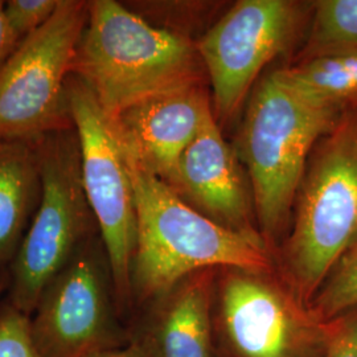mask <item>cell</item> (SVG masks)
Returning a JSON list of instances; mask_svg holds the SVG:
<instances>
[{
  "label": "cell",
  "instance_id": "1",
  "mask_svg": "<svg viewBox=\"0 0 357 357\" xmlns=\"http://www.w3.org/2000/svg\"><path fill=\"white\" fill-rule=\"evenodd\" d=\"M72 73L112 119L155 97L209 86L195 38L153 26L114 0L89 1Z\"/></svg>",
  "mask_w": 357,
  "mask_h": 357
},
{
  "label": "cell",
  "instance_id": "2",
  "mask_svg": "<svg viewBox=\"0 0 357 357\" xmlns=\"http://www.w3.org/2000/svg\"><path fill=\"white\" fill-rule=\"evenodd\" d=\"M344 113L308 101L277 69L252 91L231 146L248 174L258 230L271 255L291 228L310 153Z\"/></svg>",
  "mask_w": 357,
  "mask_h": 357
},
{
  "label": "cell",
  "instance_id": "3",
  "mask_svg": "<svg viewBox=\"0 0 357 357\" xmlns=\"http://www.w3.org/2000/svg\"><path fill=\"white\" fill-rule=\"evenodd\" d=\"M128 160L137 211L132 301L156 302L191 274L208 268L275 270L274 255L265 243L220 227L160 178L135 166L128 156Z\"/></svg>",
  "mask_w": 357,
  "mask_h": 357
},
{
  "label": "cell",
  "instance_id": "4",
  "mask_svg": "<svg viewBox=\"0 0 357 357\" xmlns=\"http://www.w3.org/2000/svg\"><path fill=\"white\" fill-rule=\"evenodd\" d=\"M357 236V105L321 137L307 162L289 234L275 252L283 282L308 306Z\"/></svg>",
  "mask_w": 357,
  "mask_h": 357
},
{
  "label": "cell",
  "instance_id": "5",
  "mask_svg": "<svg viewBox=\"0 0 357 357\" xmlns=\"http://www.w3.org/2000/svg\"><path fill=\"white\" fill-rule=\"evenodd\" d=\"M217 357H326L335 320L318 319L274 271L218 268L213 295Z\"/></svg>",
  "mask_w": 357,
  "mask_h": 357
},
{
  "label": "cell",
  "instance_id": "6",
  "mask_svg": "<svg viewBox=\"0 0 357 357\" xmlns=\"http://www.w3.org/2000/svg\"><path fill=\"white\" fill-rule=\"evenodd\" d=\"M38 153L40 202L13 264V307L26 315L38 308L94 220L84 188L75 128L45 135Z\"/></svg>",
  "mask_w": 357,
  "mask_h": 357
},
{
  "label": "cell",
  "instance_id": "7",
  "mask_svg": "<svg viewBox=\"0 0 357 357\" xmlns=\"http://www.w3.org/2000/svg\"><path fill=\"white\" fill-rule=\"evenodd\" d=\"M88 17L89 1L60 0L0 65V141L32 142L73 128L66 82Z\"/></svg>",
  "mask_w": 357,
  "mask_h": 357
},
{
  "label": "cell",
  "instance_id": "8",
  "mask_svg": "<svg viewBox=\"0 0 357 357\" xmlns=\"http://www.w3.org/2000/svg\"><path fill=\"white\" fill-rule=\"evenodd\" d=\"M314 1L240 0L196 38L220 126L236 119L266 65L302 44Z\"/></svg>",
  "mask_w": 357,
  "mask_h": 357
},
{
  "label": "cell",
  "instance_id": "9",
  "mask_svg": "<svg viewBox=\"0 0 357 357\" xmlns=\"http://www.w3.org/2000/svg\"><path fill=\"white\" fill-rule=\"evenodd\" d=\"M69 113L81 153V174L91 213L101 230L116 305L132 303L131 266L137 243V211L128 155L112 119L89 88L68 78Z\"/></svg>",
  "mask_w": 357,
  "mask_h": 357
},
{
  "label": "cell",
  "instance_id": "10",
  "mask_svg": "<svg viewBox=\"0 0 357 357\" xmlns=\"http://www.w3.org/2000/svg\"><path fill=\"white\" fill-rule=\"evenodd\" d=\"M102 265L79 252L52 281L31 321L41 357H100L115 349L114 323Z\"/></svg>",
  "mask_w": 357,
  "mask_h": 357
},
{
  "label": "cell",
  "instance_id": "11",
  "mask_svg": "<svg viewBox=\"0 0 357 357\" xmlns=\"http://www.w3.org/2000/svg\"><path fill=\"white\" fill-rule=\"evenodd\" d=\"M169 188L220 227L265 243L248 174L233 146L224 139L213 110L183 153Z\"/></svg>",
  "mask_w": 357,
  "mask_h": 357
},
{
  "label": "cell",
  "instance_id": "12",
  "mask_svg": "<svg viewBox=\"0 0 357 357\" xmlns=\"http://www.w3.org/2000/svg\"><path fill=\"white\" fill-rule=\"evenodd\" d=\"M211 112V90L203 86L137 103L110 119L128 159L171 187L183 153Z\"/></svg>",
  "mask_w": 357,
  "mask_h": 357
},
{
  "label": "cell",
  "instance_id": "13",
  "mask_svg": "<svg viewBox=\"0 0 357 357\" xmlns=\"http://www.w3.org/2000/svg\"><path fill=\"white\" fill-rule=\"evenodd\" d=\"M218 268L202 270L158 299L153 328L144 342L153 357H217L213 295Z\"/></svg>",
  "mask_w": 357,
  "mask_h": 357
},
{
  "label": "cell",
  "instance_id": "14",
  "mask_svg": "<svg viewBox=\"0 0 357 357\" xmlns=\"http://www.w3.org/2000/svg\"><path fill=\"white\" fill-rule=\"evenodd\" d=\"M29 143L0 141V266L19 250L40 202L38 149Z\"/></svg>",
  "mask_w": 357,
  "mask_h": 357
},
{
  "label": "cell",
  "instance_id": "15",
  "mask_svg": "<svg viewBox=\"0 0 357 357\" xmlns=\"http://www.w3.org/2000/svg\"><path fill=\"white\" fill-rule=\"evenodd\" d=\"M277 70L284 82L318 106L344 113L357 105V51Z\"/></svg>",
  "mask_w": 357,
  "mask_h": 357
},
{
  "label": "cell",
  "instance_id": "16",
  "mask_svg": "<svg viewBox=\"0 0 357 357\" xmlns=\"http://www.w3.org/2000/svg\"><path fill=\"white\" fill-rule=\"evenodd\" d=\"M357 51V0H317L293 64Z\"/></svg>",
  "mask_w": 357,
  "mask_h": 357
},
{
  "label": "cell",
  "instance_id": "17",
  "mask_svg": "<svg viewBox=\"0 0 357 357\" xmlns=\"http://www.w3.org/2000/svg\"><path fill=\"white\" fill-rule=\"evenodd\" d=\"M308 307L326 323L357 308V236L333 262Z\"/></svg>",
  "mask_w": 357,
  "mask_h": 357
},
{
  "label": "cell",
  "instance_id": "18",
  "mask_svg": "<svg viewBox=\"0 0 357 357\" xmlns=\"http://www.w3.org/2000/svg\"><path fill=\"white\" fill-rule=\"evenodd\" d=\"M0 357H41L31 333V320L15 307L0 315Z\"/></svg>",
  "mask_w": 357,
  "mask_h": 357
},
{
  "label": "cell",
  "instance_id": "19",
  "mask_svg": "<svg viewBox=\"0 0 357 357\" xmlns=\"http://www.w3.org/2000/svg\"><path fill=\"white\" fill-rule=\"evenodd\" d=\"M60 0H10L4 1V13L19 41L36 32L56 13Z\"/></svg>",
  "mask_w": 357,
  "mask_h": 357
},
{
  "label": "cell",
  "instance_id": "20",
  "mask_svg": "<svg viewBox=\"0 0 357 357\" xmlns=\"http://www.w3.org/2000/svg\"><path fill=\"white\" fill-rule=\"evenodd\" d=\"M336 330L326 357H357V308L335 320Z\"/></svg>",
  "mask_w": 357,
  "mask_h": 357
},
{
  "label": "cell",
  "instance_id": "21",
  "mask_svg": "<svg viewBox=\"0 0 357 357\" xmlns=\"http://www.w3.org/2000/svg\"><path fill=\"white\" fill-rule=\"evenodd\" d=\"M20 41L15 38V35L8 26V22L6 19L4 13V1L0 0V65L3 64L13 50L17 47Z\"/></svg>",
  "mask_w": 357,
  "mask_h": 357
},
{
  "label": "cell",
  "instance_id": "22",
  "mask_svg": "<svg viewBox=\"0 0 357 357\" xmlns=\"http://www.w3.org/2000/svg\"><path fill=\"white\" fill-rule=\"evenodd\" d=\"M100 357H153L142 342H132L128 345H121Z\"/></svg>",
  "mask_w": 357,
  "mask_h": 357
}]
</instances>
